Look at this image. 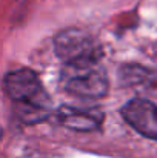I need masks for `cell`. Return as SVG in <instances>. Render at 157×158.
<instances>
[{
    "label": "cell",
    "mask_w": 157,
    "mask_h": 158,
    "mask_svg": "<svg viewBox=\"0 0 157 158\" xmlns=\"http://www.w3.org/2000/svg\"><path fill=\"white\" fill-rule=\"evenodd\" d=\"M60 86L80 98L97 100L106 95L109 83L100 60L63 64L60 71Z\"/></svg>",
    "instance_id": "cell-2"
},
{
    "label": "cell",
    "mask_w": 157,
    "mask_h": 158,
    "mask_svg": "<svg viewBox=\"0 0 157 158\" xmlns=\"http://www.w3.org/2000/svg\"><path fill=\"white\" fill-rule=\"evenodd\" d=\"M55 118L62 126L74 131H94L102 124L103 115L102 112L96 110H83L63 106L55 112Z\"/></svg>",
    "instance_id": "cell-5"
},
{
    "label": "cell",
    "mask_w": 157,
    "mask_h": 158,
    "mask_svg": "<svg viewBox=\"0 0 157 158\" xmlns=\"http://www.w3.org/2000/svg\"><path fill=\"white\" fill-rule=\"evenodd\" d=\"M5 91L23 123H40L50 115L51 98L34 71L22 68L6 74Z\"/></svg>",
    "instance_id": "cell-1"
},
{
    "label": "cell",
    "mask_w": 157,
    "mask_h": 158,
    "mask_svg": "<svg viewBox=\"0 0 157 158\" xmlns=\"http://www.w3.org/2000/svg\"><path fill=\"white\" fill-rule=\"evenodd\" d=\"M123 120L140 135L157 140V105L145 98H133L122 107Z\"/></svg>",
    "instance_id": "cell-4"
},
{
    "label": "cell",
    "mask_w": 157,
    "mask_h": 158,
    "mask_svg": "<svg viewBox=\"0 0 157 158\" xmlns=\"http://www.w3.org/2000/svg\"><path fill=\"white\" fill-rule=\"evenodd\" d=\"M55 55L63 61V64H72L88 60H100L102 52L97 42L85 31L77 28H69L57 34L54 39Z\"/></svg>",
    "instance_id": "cell-3"
}]
</instances>
